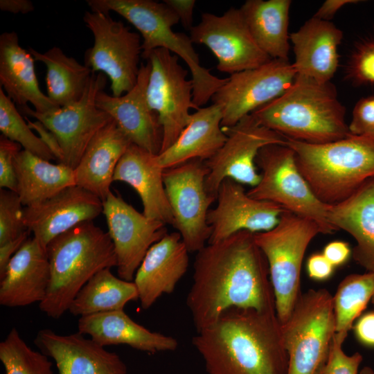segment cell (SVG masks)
<instances>
[{
    "label": "cell",
    "mask_w": 374,
    "mask_h": 374,
    "mask_svg": "<svg viewBox=\"0 0 374 374\" xmlns=\"http://www.w3.org/2000/svg\"><path fill=\"white\" fill-rule=\"evenodd\" d=\"M186 305L196 331L231 308L276 312L269 267L253 233L241 231L197 252Z\"/></svg>",
    "instance_id": "obj_1"
},
{
    "label": "cell",
    "mask_w": 374,
    "mask_h": 374,
    "mask_svg": "<svg viewBox=\"0 0 374 374\" xmlns=\"http://www.w3.org/2000/svg\"><path fill=\"white\" fill-rule=\"evenodd\" d=\"M192 344L208 374H287L288 355L276 312L229 308L197 332Z\"/></svg>",
    "instance_id": "obj_2"
},
{
    "label": "cell",
    "mask_w": 374,
    "mask_h": 374,
    "mask_svg": "<svg viewBox=\"0 0 374 374\" xmlns=\"http://www.w3.org/2000/svg\"><path fill=\"white\" fill-rule=\"evenodd\" d=\"M251 114L285 138L308 143H326L350 134L335 85L297 75L285 92Z\"/></svg>",
    "instance_id": "obj_3"
},
{
    "label": "cell",
    "mask_w": 374,
    "mask_h": 374,
    "mask_svg": "<svg viewBox=\"0 0 374 374\" xmlns=\"http://www.w3.org/2000/svg\"><path fill=\"white\" fill-rule=\"evenodd\" d=\"M51 279L39 310L60 318L82 287L99 271L116 267L112 241L93 221L81 223L52 240L46 246Z\"/></svg>",
    "instance_id": "obj_4"
},
{
    "label": "cell",
    "mask_w": 374,
    "mask_h": 374,
    "mask_svg": "<svg viewBox=\"0 0 374 374\" xmlns=\"http://www.w3.org/2000/svg\"><path fill=\"white\" fill-rule=\"evenodd\" d=\"M286 139L301 175L326 204L344 200L374 177V136L350 134L321 144Z\"/></svg>",
    "instance_id": "obj_5"
},
{
    "label": "cell",
    "mask_w": 374,
    "mask_h": 374,
    "mask_svg": "<svg viewBox=\"0 0 374 374\" xmlns=\"http://www.w3.org/2000/svg\"><path fill=\"white\" fill-rule=\"evenodd\" d=\"M92 12H114L125 18L140 33L141 58L147 60L157 48H166L181 57L190 71L193 82V103L197 109L205 105L226 82L200 64L190 36L177 33L173 27L179 22L175 12L163 1L152 0H87Z\"/></svg>",
    "instance_id": "obj_6"
},
{
    "label": "cell",
    "mask_w": 374,
    "mask_h": 374,
    "mask_svg": "<svg viewBox=\"0 0 374 374\" xmlns=\"http://www.w3.org/2000/svg\"><path fill=\"white\" fill-rule=\"evenodd\" d=\"M320 233L315 222L285 209L272 229L253 233L267 261L276 314L281 324L290 317L301 293V273L307 248Z\"/></svg>",
    "instance_id": "obj_7"
},
{
    "label": "cell",
    "mask_w": 374,
    "mask_h": 374,
    "mask_svg": "<svg viewBox=\"0 0 374 374\" xmlns=\"http://www.w3.org/2000/svg\"><path fill=\"white\" fill-rule=\"evenodd\" d=\"M281 325L287 374H317L327 360L335 334L332 294L326 289L301 292Z\"/></svg>",
    "instance_id": "obj_8"
},
{
    "label": "cell",
    "mask_w": 374,
    "mask_h": 374,
    "mask_svg": "<svg viewBox=\"0 0 374 374\" xmlns=\"http://www.w3.org/2000/svg\"><path fill=\"white\" fill-rule=\"evenodd\" d=\"M260 169L258 184L247 194L252 198L280 205L298 215L315 222L321 233L335 231L328 220V204L314 195L299 171L294 151L286 144H269L262 148L256 159Z\"/></svg>",
    "instance_id": "obj_9"
},
{
    "label": "cell",
    "mask_w": 374,
    "mask_h": 374,
    "mask_svg": "<svg viewBox=\"0 0 374 374\" xmlns=\"http://www.w3.org/2000/svg\"><path fill=\"white\" fill-rule=\"evenodd\" d=\"M85 26L94 43L84 53V64L92 73H102L111 82L112 96H121L136 83L142 54L141 35L109 13L86 11Z\"/></svg>",
    "instance_id": "obj_10"
},
{
    "label": "cell",
    "mask_w": 374,
    "mask_h": 374,
    "mask_svg": "<svg viewBox=\"0 0 374 374\" xmlns=\"http://www.w3.org/2000/svg\"><path fill=\"white\" fill-rule=\"evenodd\" d=\"M107 84V76L92 73L82 97L70 105L39 114L26 105L17 107L24 116L41 122L56 137L63 163L75 169L94 136L112 118L96 106V96Z\"/></svg>",
    "instance_id": "obj_11"
},
{
    "label": "cell",
    "mask_w": 374,
    "mask_h": 374,
    "mask_svg": "<svg viewBox=\"0 0 374 374\" xmlns=\"http://www.w3.org/2000/svg\"><path fill=\"white\" fill-rule=\"evenodd\" d=\"M208 168L194 159L163 171V183L177 231L189 252L202 249L211 235L207 215L216 200L205 188Z\"/></svg>",
    "instance_id": "obj_12"
},
{
    "label": "cell",
    "mask_w": 374,
    "mask_h": 374,
    "mask_svg": "<svg viewBox=\"0 0 374 374\" xmlns=\"http://www.w3.org/2000/svg\"><path fill=\"white\" fill-rule=\"evenodd\" d=\"M151 70L147 87L150 107L157 113L163 129L161 152L175 143L188 124L194 105L193 82L179 57L166 48H157L149 55Z\"/></svg>",
    "instance_id": "obj_13"
},
{
    "label": "cell",
    "mask_w": 374,
    "mask_h": 374,
    "mask_svg": "<svg viewBox=\"0 0 374 374\" xmlns=\"http://www.w3.org/2000/svg\"><path fill=\"white\" fill-rule=\"evenodd\" d=\"M222 129L226 136L225 143L205 161L209 170L205 188L215 199L220 184L226 178L251 188L256 186L260 179L256 164L260 150L269 144H286L287 141L282 134L262 125L252 114Z\"/></svg>",
    "instance_id": "obj_14"
},
{
    "label": "cell",
    "mask_w": 374,
    "mask_h": 374,
    "mask_svg": "<svg viewBox=\"0 0 374 374\" xmlns=\"http://www.w3.org/2000/svg\"><path fill=\"white\" fill-rule=\"evenodd\" d=\"M296 77L292 63L276 59L231 75L211 98L213 104L221 107L222 127L235 125L243 117L281 96Z\"/></svg>",
    "instance_id": "obj_15"
},
{
    "label": "cell",
    "mask_w": 374,
    "mask_h": 374,
    "mask_svg": "<svg viewBox=\"0 0 374 374\" xmlns=\"http://www.w3.org/2000/svg\"><path fill=\"white\" fill-rule=\"evenodd\" d=\"M190 37L193 44L206 46L217 60V69L230 75L271 60L255 42L240 8L231 7L221 15L202 13Z\"/></svg>",
    "instance_id": "obj_16"
},
{
    "label": "cell",
    "mask_w": 374,
    "mask_h": 374,
    "mask_svg": "<svg viewBox=\"0 0 374 374\" xmlns=\"http://www.w3.org/2000/svg\"><path fill=\"white\" fill-rule=\"evenodd\" d=\"M103 213L116 256L118 276L132 281L150 248L168 233L166 224L148 217L112 191L103 201Z\"/></svg>",
    "instance_id": "obj_17"
},
{
    "label": "cell",
    "mask_w": 374,
    "mask_h": 374,
    "mask_svg": "<svg viewBox=\"0 0 374 374\" xmlns=\"http://www.w3.org/2000/svg\"><path fill=\"white\" fill-rule=\"evenodd\" d=\"M216 200L215 207L210 208L207 215L211 228L207 244L241 231L253 233L269 231L278 224L285 210L275 203L251 197L242 184L229 178L220 184Z\"/></svg>",
    "instance_id": "obj_18"
},
{
    "label": "cell",
    "mask_w": 374,
    "mask_h": 374,
    "mask_svg": "<svg viewBox=\"0 0 374 374\" xmlns=\"http://www.w3.org/2000/svg\"><path fill=\"white\" fill-rule=\"evenodd\" d=\"M150 63H141L134 87L119 97L103 90L96 96V106L107 113L130 142L154 154L161 152L163 129L158 115L152 111L147 99Z\"/></svg>",
    "instance_id": "obj_19"
},
{
    "label": "cell",
    "mask_w": 374,
    "mask_h": 374,
    "mask_svg": "<svg viewBox=\"0 0 374 374\" xmlns=\"http://www.w3.org/2000/svg\"><path fill=\"white\" fill-rule=\"evenodd\" d=\"M103 210V202L78 186H69L37 204L24 207L26 229L46 247L57 236L75 226L93 221Z\"/></svg>",
    "instance_id": "obj_20"
},
{
    "label": "cell",
    "mask_w": 374,
    "mask_h": 374,
    "mask_svg": "<svg viewBox=\"0 0 374 374\" xmlns=\"http://www.w3.org/2000/svg\"><path fill=\"white\" fill-rule=\"evenodd\" d=\"M34 342L55 361L59 374H127V366L118 355L79 332L62 335L43 329Z\"/></svg>",
    "instance_id": "obj_21"
},
{
    "label": "cell",
    "mask_w": 374,
    "mask_h": 374,
    "mask_svg": "<svg viewBox=\"0 0 374 374\" xmlns=\"http://www.w3.org/2000/svg\"><path fill=\"white\" fill-rule=\"evenodd\" d=\"M188 250L178 232L167 233L154 244L136 271L141 306L148 310L165 294H172L187 271Z\"/></svg>",
    "instance_id": "obj_22"
},
{
    "label": "cell",
    "mask_w": 374,
    "mask_h": 374,
    "mask_svg": "<svg viewBox=\"0 0 374 374\" xmlns=\"http://www.w3.org/2000/svg\"><path fill=\"white\" fill-rule=\"evenodd\" d=\"M51 279L46 249L33 236L14 254L0 278V304L9 308L41 303Z\"/></svg>",
    "instance_id": "obj_23"
},
{
    "label": "cell",
    "mask_w": 374,
    "mask_h": 374,
    "mask_svg": "<svg viewBox=\"0 0 374 374\" xmlns=\"http://www.w3.org/2000/svg\"><path fill=\"white\" fill-rule=\"evenodd\" d=\"M343 32L330 21L312 17L290 34L296 75L316 82H330L339 66Z\"/></svg>",
    "instance_id": "obj_24"
},
{
    "label": "cell",
    "mask_w": 374,
    "mask_h": 374,
    "mask_svg": "<svg viewBox=\"0 0 374 374\" xmlns=\"http://www.w3.org/2000/svg\"><path fill=\"white\" fill-rule=\"evenodd\" d=\"M157 156L131 143L116 168L113 181L125 182L136 190L145 216L172 226L173 216L163 183L164 169L159 165Z\"/></svg>",
    "instance_id": "obj_25"
},
{
    "label": "cell",
    "mask_w": 374,
    "mask_h": 374,
    "mask_svg": "<svg viewBox=\"0 0 374 374\" xmlns=\"http://www.w3.org/2000/svg\"><path fill=\"white\" fill-rule=\"evenodd\" d=\"M34 57L19 43L15 31L0 35V84L17 107L30 103L39 114L60 107L39 88Z\"/></svg>",
    "instance_id": "obj_26"
},
{
    "label": "cell",
    "mask_w": 374,
    "mask_h": 374,
    "mask_svg": "<svg viewBox=\"0 0 374 374\" xmlns=\"http://www.w3.org/2000/svg\"><path fill=\"white\" fill-rule=\"evenodd\" d=\"M328 222L356 241L353 260L366 271H374V177L366 181L344 200L328 205Z\"/></svg>",
    "instance_id": "obj_27"
},
{
    "label": "cell",
    "mask_w": 374,
    "mask_h": 374,
    "mask_svg": "<svg viewBox=\"0 0 374 374\" xmlns=\"http://www.w3.org/2000/svg\"><path fill=\"white\" fill-rule=\"evenodd\" d=\"M131 143L112 119L91 139L74 169L76 185L105 201L116 168Z\"/></svg>",
    "instance_id": "obj_28"
},
{
    "label": "cell",
    "mask_w": 374,
    "mask_h": 374,
    "mask_svg": "<svg viewBox=\"0 0 374 374\" xmlns=\"http://www.w3.org/2000/svg\"><path fill=\"white\" fill-rule=\"evenodd\" d=\"M78 332L102 346L127 345L150 353L175 350L177 340L152 332L133 321L123 310L97 313L79 318Z\"/></svg>",
    "instance_id": "obj_29"
},
{
    "label": "cell",
    "mask_w": 374,
    "mask_h": 374,
    "mask_svg": "<svg viewBox=\"0 0 374 374\" xmlns=\"http://www.w3.org/2000/svg\"><path fill=\"white\" fill-rule=\"evenodd\" d=\"M222 120L218 105L213 103L197 109L175 143L157 154L159 165L166 170L191 160L205 161L213 157L226 140Z\"/></svg>",
    "instance_id": "obj_30"
},
{
    "label": "cell",
    "mask_w": 374,
    "mask_h": 374,
    "mask_svg": "<svg viewBox=\"0 0 374 374\" xmlns=\"http://www.w3.org/2000/svg\"><path fill=\"white\" fill-rule=\"evenodd\" d=\"M290 0H247L240 8L256 44L271 58L289 60Z\"/></svg>",
    "instance_id": "obj_31"
},
{
    "label": "cell",
    "mask_w": 374,
    "mask_h": 374,
    "mask_svg": "<svg viewBox=\"0 0 374 374\" xmlns=\"http://www.w3.org/2000/svg\"><path fill=\"white\" fill-rule=\"evenodd\" d=\"M17 193L24 206L41 203L62 190L76 185L74 170L40 158L25 150L15 159Z\"/></svg>",
    "instance_id": "obj_32"
},
{
    "label": "cell",
    "mask_w": 374,
    "mask_h": 374,
    "mask_svg": "<svg viewBox=\"0 0 374 374\" xmlns=\"http://www.w3.org/2000/svg\"><path fill=\"white\" fill-rule=\"evenodd\" d=\"M28 51L35 61L41 62L46 66L47 96L55 105L64 107L82 97L92 74L88 66L67 56L57 46L44 53L29 47Z\"/></svg>",
    "instance_id": "obj_33"
},
{
    "label": "cell",
    "mask_w": 374,
    "mask_h": 374,
    "mask_svg": "<svg viewBox=\"0 0 374 374\" xmlns=\"http://www.w3.org/2000/svg\"><path fill=\"white\" fill-rule=\"evenodd\" d=\"M136 300H139V294L134 281L116 277L106 268L97 272L82 287L68 311L81 317L123 310L127 303Z\"/></svg>",
    "instance_id": "obj_34"
},
{
    "label": "cell",
    "mask_w": 374,
    "mask_h": 374,
    "mask_svg": "<svg viewBox=\"0 0 374 374\" xmlns=\"http://www.w3.org/2000/svg\"><path fill=\"white\" fill-rule=\"evenodd\" d=\"M373 296L374 271L346 276L332 296L335 332L347 336Z\"/></svg>",
    "instance_id": "obj_35"
},
{
    "label": "cell",
    "mask_w": 374,
    "mask_h": 374,
    "mask_svg": "<svg viewBox=\"0 0 374 374\" xmlns=\"http://www.w3.org/2000/svg\"><path fill=\"white\" fill-rule=\"evenodd\" d=\"M0 360L6 374H53L48 356L29 347L15 327L0 343Z\"/></svg>",
    "instance_id": "obj_36"
},
{
    "label": "cell",
    "mask_w": 374,
    "mask_h": 374,
    "mask_svg": "<svg viewBox=\"0 0 374 374\" xmlns=\"http://www.w3.org/2000/svg\"><path fill=\"white\" fill-rule=\"evenodd\" d=\"M0 131L2 136L17 143L23 150L48 161L56 160L40 138L33 133L15 104L1 87Z\"/></svg>",
    "instance_id": "obj_37"
},
{
    "label": "cell",
    "mask_w": 374,
    "mask_h": 374,
    "mask_svg": "<svg viewBox=\"0 0 374 374\" xmlns=\"http://www.w3.org/2000/svg\"><path fill=\"white\" fill-rule=\"evenodd\" d=\"M17 193L0 190V244L28 230L24 220V208Z\"/></svg>",
    "instance_id": "obj_38"
},
{
    "label": "cell",
    "mask_w": 374,
    "mask_h": 374,
    "mask_svg": "<svg viewBox=\"0 0 374 374\" xmlns=\"http://www.w3.org/2000/svg\"><path fill=\"white\" fill-rule=\"evenodd\" d=\"M346 76L357 84H374V37L355 48L348 64Z\"/></svg>",
    "instance_id": "obj_39"
},
{
    "label": "cell",
    "mask_w": 374,
    "mask_h": 374,
    "mask_svg": "<svg viewBox=\"0 0 374 374\" xmlns=\"http://www.w3.org/2000/svg\"><path fill=\"white\" fill-rule=\"evenodd\" d=\"M347 336L336 333L333 337L327 360L317 374H358L363 360L359 353L347 355L343 344Z\"/></svg>",
    "instance_id": "obj_40"
},
{
    "label": "cell",
    "mask_w": 374,
    "mask_h": 374,
    "mask_svg": "<svg viewBox=\"0 0 374 374\" xmlns=\"http://www.w3.org/2000/svg\"><path fill=\"white\" fill-rule=\"evenodd\" d=\"M21 146L3 136L0 137V188L17 193L15 159Z\"/></svg>",
    "instance_id": "obj_41"
},
{
    "label": "cell",
    "mask_w": 374,
    "mask_h": 374,
    "mask_svg": "<svg viewBox=\"0 0 374 374\" xmlns=\"http://www.w3.org/2000/svg\"><path fill=\"white\" fill-rule=\"evenodd\" d=\"M348 130L352 135L374 136V96L357 102L353 111Z\"/></svg>",
    "instance_id": "obj_42"
},
{
    "label": "cell",
    "mask_w": 374,
    "mask_h": 374,
    "mask_svg": "<svg viewBox=\"0 0 374 374\" xmlns=\"http://www.w3.org/2000/svg\"><path fill=\"white\" fill-rule=\"evenodd\" d=\"M353 328L357 340L361 344L374 348V310L362 314Z\"/></svg>",
    "instance_id": "obj_43"
},
{
    "label": "cell",
    "mask_w": 374,
    "mask_h": 374,
    "mask_svg": "<svg viewBox=\"0 0 374 374\" xmlns=\"http://www.w3.org/2000/svg\"><path fill=\"white\" fill-rule=\"evenodd\" d=\"M335 268L322 253L312 254L306 262L308 276L318 281L326 280L330 278Z\"/></svg>",
    "instance_id": "obj_44"
},
{
    "label": "cell",
    "mask_w": 374,
    "mask_h": 374,
    "mask_svg": "<svg viewBox=\"0 0 374 374\" xmlns=\"http://www.w3.org/2000/svg\"><path fill=\"white\" fill-rule=\"evenodd\" d=\"M322 253L336 267L344 265L348 261L352 256V250L346 242L335 240L325 246Z\"/></svg>",
    "instance_id": "obj_45"
},
{
    "label": "cell",
    "mask_w": 374,
    "mask_h": 374,
    "mask_svg": "<svg viewBox=\"0 0 374 374\" xmlns=\"http://www.w3.org/2000/svg\"><path fill=\"white\" fill-rule=\"evenodd\" d=\"M29 127L35 130L38 136L46 145V146L51 150L55 159L58 163H61L62 161V152L60 145L54 136V134L46 128L41 122L35 120V121H30L28 117L24 116Z\"/></svg>",
    "instance_id": "obj_46"
},
{
    "label": "cell",
    "mask_w": 374,
    "mask_h": 374,
    "mask_svg": "<svg viewBox=\"0 0 374 374\" xmlns=\"http://www.w3.org/2000/svg\"><path fill=\"white\" fill-rule=\"evenodd\" d=\"M177 15L184 28L190 30L194 26L193 12L196 1L195 0H164L163 1Z\"/></svg>",
    "instance_id": "obj_47"
},
{
    "label": "cell",
    "mask_w": 374,
    "mask_h": 374,
    "mask_svg": "<svg viewBox=\"0 0 374 374\" xmlns=\"http://www.w3.org/2000/svg\"><path fill=\"white\" fill-rule=\"evenodd\" d=\"M30 232L26 230L17 238L0 244V278L3 276L12 257L30 238Z\"/></svg>",
    "instance_id": "obj_48"
},
{
    "label": "cell",
    "mask_w": 374,
    "mask_h": 374,
    "mask_svg": "<svg viewBox=\"0 0 374 374\" xmlns=\"http://www.w3.org/2000/svg\"><path fill=\"white\" fill-rule=\"evenodd\" d=\"M358 0H326L314 15V17L330 21L342 7L359 2Z\"/></svg>",
    "instance_id": "obj_49"
},
{
    "label": "cell",
    "mask_w": 374,
    "mask_h": 374,
    "mask_svg": "<svg viewBox=\"0 0 374 374\" xmlns=\"http://www.w3.org/2000/svg\"><path fill=\"white\" fill-rule=\"evenodd\" d=\"M35 7L29 0H1L0 10L13 14H27L34 10Z\"/></svg>",
    "instance_id": "obj_50"
},
{
    "label": "cell",
    "mask_w": 374,
    "mask_h": 374,
    "mask_svg": "<svg viewBox=\"0 0 374 374\" xmlns=\"http://www.w3.org/2000/svg\"><path fill=\"white\" fill-rule=\"evenodd\" d=\"M359 374H374V370L370 366H364L359 371Z\"/></svg>",
    "instance_id": "obj_51"
},
{
    "label": "cell",
    "mask_w": 374,
    "mask_h": 374,
    "mask_svg": "<svg viewBox=\"0 0 374 374\" xmlns=\"http://www.w3.org/2000/svg\"><path fill=\"white\" fill-rule=\"evenodd\" d=\"M371 302H372L373 305H374V296H373V298L371 299Z\"/></svg>",
    "instance_id": "obj_52"
}]
</instances>
